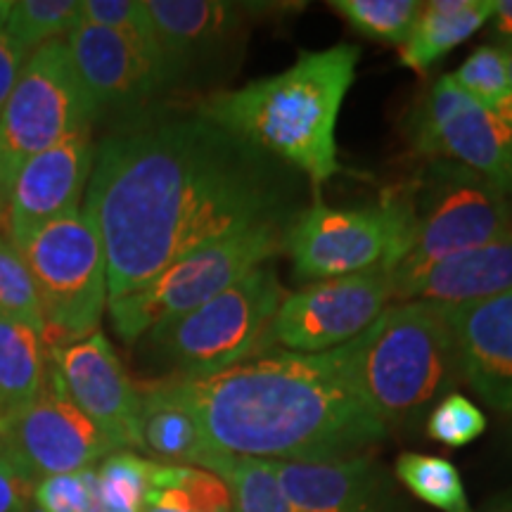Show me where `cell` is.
Returning a JSON list of instances; mask_svg holds the SVG:
<instances>
[{"mask_svg": "<svg viewBox=\"0 0 512 512\" xmlns=\"http://www.w3.org/2000/svg\"><path fill=\"white\" fill-rule=\"evenodd\" d=\"M223 482L233 494L235 512H294L271 460L233 456Z\"/></svg>", "mask_w": 512, "mask_h": 512, "instance_id": "f1b7e54d", "label": "cell"}, {"mask_svg": "<svg viewBox=\"0 0 512 512\" xmlns=\"http://www.w3.org/2000/svg\"><path fill=\"white\" fill-rule=\"evenodd\" d=\"M138 394L140 451L152 453L157 463L200 467L223 479L233 456L219 453L209 444L202 427L171 392L164 377L138 384Z\"/></svg>", "mask_w": 512, "mask_h": 512, "instance_id": "ffe728a7", "label": "cell"}, {"mask_svg": "<svg viewBox=\"0 0 512 512\" xmlns=\"http://www.w3.org/2000/svg\"><path fill=\"white\" fill-rule=\"evenodd\" d=\"M413 245L408 195H389L370 207L335 209L313 202L283 230V252L299 280H332L389 266L394 271Z\"/></svg>", "mask_w": 512, "mask_h": 512, "instance_id": "52a82bcc", "label": "cell"}, {"mask_svg": "<svg viewBox=\"0 0 512 512\" xmlns=\"http://www.w3.org/2000/svg\"><path fill=\"white\" fill-rule=\"evenodd\" d=\"M361 48L302 50L285 72L211 93L197 112L266 150L320 188L339 171L335 128Z\"/></svg>", "mask_w": 512, "mask_h": 512, "instance_id": "3957f363", "label": "cell"}, {"mask_svg": "<svg viewBox=\"0 0 512 512\" xmlns=\"http://www.w3.org/2000/svg\"><path fill=\"white\" fill-rule=\"evenodd\" d=\"M330 8L339 12L358 34L373 41L403 46L418 22L420 0H332Z\"/></svg>", "mask_w": 512, "mask_h": 512, "instance_id": "4316f807", "label": "cell"}, {"mask_svg": "<svg viewBox=\"0 0 512 512\" xmlns=\"http://www.w3.org/2000/svg\"><path fill=\"white\" fill-rule=\"evenodd\" d=\"M155 24L166 81L176 83L200 69L219 67L245 46L252 17L271 5L223 0H147Z\"/></svg>", "mask_w": 512, "mask_h": 512, "instance_id": "4fadbf2b", "label": "cell"}, {"mask_svg": "<svg viewBox=\"0 0 512 512\" xmlns=\"http://www.w3.org/2000/svg\"><path fill=\"white\" fill-rule=\"evenodd\" d=\"M271 463L294 512H403L392 479L368 453L335 463Z\"/></svg>", "mask_w": 512, "mask_h": 512, "instance_id": "ac0fdd59", "label": "cell"}, {"mask_svg": "<svg viewBox=\"0 0 512 512\" xmlns=\"http://www.w3.org/2000/svg\"><path fill=\"white\" fill-rule=\"evenodd\" d=\"M285 226L287 223H261L230 233L183 256L140 290L110 299L107 306L117 335L136 342L166 320L185 316L219 297L256 266L268 264L271 256L283 252Z\"/></svg>", "mask_w": 512, "mask_h": 512, "instance_id": "30bf717a", "label": "cell"}, {"mask_svg": "<svg viewBox=\"0 0 512 512\" xmlns=\"http://www.w3.org/2000/svg\"><path fill=\"white\" fill-rule=\"evenodd\" d=\"M486 430V415L467 396L451 392L434 403L427 418V434L439 444L460 448L482 437Z\"/></svg>", "mask_w": 512, "mask_h": 512, "instance_id": "d6a6232c", "label": "cell"}, {"mask_svg": "<svg viewBox=\"0 0 512 512\" xmlns=\"http://www.w3.org/2000/svg\"><path fill=\"white\" fill-rule=\"evenodd\" d=\"M19 512H27V510H19Z\"/></svg>", "mask_w": 512, "mask_h": 512, "instance_id": "60d3db41", "label": "cell"}, {"mask_svg": "<svg viewBox=\"0 0 512 512\" xmlns=\"http://www.w3.org/2000/svg\"><path fill=\"white\" fill-rule=\"evenodd\" d=\"M394 472L396 479L422 503L441 512H472L460 472L446 458L401 453L396 458Z\"/></svg>", "mask_w": 512, "mask_h": 512, "instance_id": "484cf974", "label": "cell"}, {"mask_svg": "<svg viewBox=\"0 0 512 512\" xmlns=\"http://www.w3.org/2000/svg\"><path fill=\"white\" fill-rule=\"evenodd\" d=\"M344 373L384 425L413 420L460 380L446 306H387L356 339L337 347Z\"/></svg>", "mask_w": 512, "mask_h": 512, "instance_id": "277c9868", "label": "cell"}, {"mask_svg": "<svg viewBox=\"0 0 512 512\" xmlns=\"http://www.w3.org/2000/svg\"><path fill=\"white\" fill-rule=\"evenodd\" d=\"M143 512H235L228 484L200 467L157 463Z\"/></svg>", "mask_w": 512, "mask_h": 512, "instance_id": "cb8c5ba5", "label": "cell"}, {"mask_svg": "<svg viewBox=\"0 0 512 512\" xmlns=\"http://www.w3.org/2000/svg\"><path fill=\"white\" fill-rule=\"evenodd\" d=\"M93 159L91 128L31 157L12 185L0 235L22 252L38 230L79 209L83 188L91 181Z\"/></svg>", "mask_w": 512, "mask_h": 512, "instance_id": "5bb4252c", "label": "cell"}, {"mask_svg": "<svg viewBox=\"0 0 512 512\" xmlns=\"http://www.w3.org/2000/svg\"><path fill=\"white\" fill-rule=\"evenodd\" d=\"M491 19H494L491 34H494L498 46H512V0H496Z\"/></svg>", "mask_w": 512, "mask_h": 512, "instance_id": "8d00e7d4", "label": "cell"}, {"mask_svg": "<svg viewBox=\"0 0 512 512\" xmlns=\"http://www.w3.org/2000/svg\"><path fill=\"white\" fill-rule=\"evenodd\" d=\"M392 273L389 266H377L285 294L273 318V347H285L292 354H323L344 347L392 302Z\"/></svg>", "mask_w": 512, "mask_h": 512, "instance_id": "8fae6325", "label": "cell"}, {"mask_svg": "<svg viewBox=\"0 0 512 512\" xmlns=\"http://www.w3.org/2000/svg\"><path fill=\"white\" fill-rule=\"evenodd\" d=\"M219 453L280 463L363 456L389 427L344 373L337 351L268 354L214 375H166Z\"/></svg>", "mask_w": 512, "mask_h": 512, "instance_id": "7a4b0ae2", "label": "cell"}, {"mask_svg": "<svg viewBox=\"0 0 512 512\" xmlns=\"http://www.w3.org/2000/svg\"><path fill=\"white\" fill-rule=\"evenodd\" d=\"M50 349L41 332L0 316V430L46 387Z\"/></svg>", "mask_w": 512, "mask_h": 512, "instance_id": "603a6c76", "label": "cell"}, {"mask_svg": "<svg viewBox=\"0 0 512 512\" xmlns=\"http://www.w3.org/2000/svg\"><path fill=\"white\" fill-rule=\"evenodd\" d=\"M408 200L413 245L392 273V302L427 268L489 245L512 230L510 197L477 171L448 159L427 162Z\"/></svg>", "mask_w": 512, "mask_h": 512, "instance_id": "8992f818", "label": "cell"}, {"mask_svg": "<svg viewBox=\"0 0 512 512\" xmlns=\"http://www.w3.org/2000/svg\"><path fill=\"white\" fill-rule=\"evenodd\" d=\"M297 171L202 117L143 121L95 147L83 209L107 259V302L230 233L297 214Z\"/></svg>", "mask_w": 512, "mask_h": 512, "instance_id": "6da1fadb", "label": "cell"}, {"mask_svg": "<svg viewBox=\"0 0 512 512\" xmlns=\"http://www.w3.org/2000/svg\"><path fill=\"white\" fill-rule=\"evenodd\" d=\"M491 112H494L501 121H505V124L512 126V91L505 95L501 102H496V105L491 107Z\"/></svg>", "mask_w": 512, "mask_h": 512, "instance_id": "74e56055", "label": "cell"}, {"mask_svg": "<svg viewBox=\"0 0 512 512\" xmlns=\"http://www.w3.org/2000/svg\"><path fill=\"white\" fill-rule=\"evenodd\" d=\"M69 399L114 448H140V394L102 332L50 349Z\"/></svg>", "mask_w": 512, "mask_h": 512, "instance_id": "9a60e30c", "label": "cell"}, {"mask_svg": "<svg viewBox=\"0 0 512 512\" xmlns=\"http://www.w3.org/2000/svg\"><path fill=\"white\" fill-rule=\"evenodd\" d=\"M19 254L36 285L48 349L95 335L107 306V259L88 211L48 223Z\"/></svg>", "mask_w": 512, "mask_h": 512, "instance_id": "ba28073f", "label": "cell"}, {"mask_svg": "<svg viewBox=\"0 0 512 512\" xmlns=\"http://www.w3.org/2000/svg\"><path fill=\"white\" fill-rule=\"evenodd\" d=\"M489 512H512V491H510V494L498 498V501L491 505Z\"/></svg>", "mask_w": 512, "mask_h": 512, "instance_id": "f35d334b", "label": "cell"}, {"mask_svg": "<svg viewBox=\"0 0 512 512\" xmlns=\"http://www.w3.org/2000/svg\"><path fill=\"white\" fill-rule=\"evenodd\" d=\"M0 444L31 484L53 475L91 470L98 460L117 451L64 392L53 356L46 387L5 422Z\"/></svg>", "mask_w": 512, "mask_h": 512, "instance_id": "7c38bea8", "label": "cell"}, {"mask_svg": "<svg viewBox=\"0 0 512 512\" xmlns=\"http://www.w3.org/2000/svg\"><path fill=\"white\" fill-rule=\"evenodd\" d=\"M0 316L22 320L43 335L36 285L22 254L0 235Z\"/></svg>", "mask_w": 512, "mask_h": 512, "instance_id": "4dcf8cb0", "label": "cell"}, {"mask_svg": "<svg viewBox=\"0 0 512 512\" xmlns=\"http://www.w3.org/2000/svg\"><path fill=\"white\" fill-rule=\"evenodd\" d=\"M283 299L278 271L268 261L211 302L152 328L147 344L171 375L221 373L273 349L271 328Z\"/></svg>", "mask_w": 512, "mask_h": 512, "instance_id": "5b68a950", "label": "cell"}, {"mask_svg": "<svg viewBox=\"0 0 512 512\" xmlns=\"http://www.w3.org/2000/svg\"><path fill=\"white\" fill-rule=\"evenodd\" d=\"M31 496L38 512H88L86 470L41 479Z\"/></svg>", "mask_w": 512, "mask_h": 512, "instance_id": "836d02e7", "label": "cell"}, {"mask_svg": "<svg viewBox=\"0 0 512 512\" xmlns=\"http://www.w3.org/2000/svg\"><path fill=\"white\" fill-rule=\"evenodd\" d=\"M413 147L427 159H448L477 171L512 200V126L475 100Z\"/></svg>", "mask_w": 512, "mask_h": 512, "instance_id": "d6986e66", "label": "cell"}, {"mask_svg": "<svg viewBox=\"0 0 512 512\" xmlns=\"http://www.w3.org/2000/svg\"><path fill=\"white\" fill-rule=\"evenodd\" d=\"M496 0H430L401 46V64L425 76L439 60L465 43L494 15Z\"/></svg>", "mask_w": 512, "mask_h": 512, "instance_id": "7402d4cb", "label": "cell"}, {"mask_svg": "<svg viewBox=\"0 0 512 512\" xmlns=\"http://www.w3.org/2000/svg\"><path fill=\"white\" fill-rule=\"evenodd\" d=\"M505 53V64H508V79H510V88H512V46H498Z\"/></svg>", "mask_w": 512, "mask_h": 512, "instance_id": "ab89813d", "label": "cell"}, {"mask_svg": "<svg viewBox=\"0 0 512 512\" xmlns=\"http://www.w3.org/2000/svg\"><path fill=\"white\" fill-rule=\"evenodd\" d=\"M446 318L460 380L491 408L512 413V290L482 302L446 306Z\"/></svg>", "mask_w": 512, "mask_h": 512, "instance_id": "e0dca14e", "label": "cell"}, {"mask_svg": "<svg viewBox=\"0 0 512 512\" xmlns=\"http://www.w3.org/2000/svg\"><path fill=\"white\" fill-rule=\"evenodd\" d=\"M155 465V460L140 458L131 451L110 453L95 470L100 501L119 512H143Z\"/></svg>", "mask_w": 512, "mask_h": 512, "instance_id": "83f0119b", "label": "cell"}, {"mask_svg": "<svg viewBox=\"0 0 512 512\" xmlns=\"http://www.w3.org/2000/svg\"><path fill=\"white\" fill-rule=\"evenodd\" d=\"M31 491H34V484L19 472L15 460L0 444V512L27 510Z\"/></svg>", "mask_w": 512, "mask_h": 512, "instance_id": "e575fe53", "label": "cell"}, {"mask_svg": "<svg viewBox=\"0 0 512 512\" xmlns=\"http://www.w3.org/2000/svg\"><path fill=\"white\" fill-rule=\"evenodd\" d=\"M64 43L98 114L131 110L169 86L162 67L117 31L81 22L64 36Z\"/></svg>", "mask_w": 512, "mask_h": 512, "instance_id": "2e32d148", "label": "cell"}, {"mask_svg": "<svg viewBox=\"0 0 512 512\" xmlns=\"http://www.w3.org/2000/svg\"><path fill=\"white\" fill-rule=\"evenodd\" d=\"M81 24V0H17L8 3L3 29L24 53L67 36Z\"/></svg>", "mask_w": 512, "mask_h": 512, "instance_id": "d4e9b609", "label": "cell"}, {"mask_svg": "<svg viewBox=\"0 0 512 512\" xmlns=\"http://www.w3.org/2000/svg\"><path fill=\"white\" fill-rule=\"evenodd\" d=\"M512 290V230L489 245L456 254L427 268L394 299L446 306L472 304Z\"/></svg>", "mask_w": 512, "mask_h": 512, "instance_id": "44dd1931", "label": "cell"}, {"mask_svg": "<svg viewBox=\"0 0 512 512\" xmlns=\"http://www.w3.org/2000/svg\"><path fill=\"white\" fill-rule=\"evenodd\" d=\"M451 76L477 105L486 107V110H491L496 102H501L512 91L505 53L498 46H479L463 62V67Z\"/></svg>", "mask_w": 512, "mask_h": 512, "instance_id": "1f68e13d", "label": "cell"}, {"mask_svg": "<svg viewBox=\"0 0 512 512\" xmlns=\"http://www.w3.org/2000/svg\"><path fill=\"white\" fill-rule=\"evenodd\" d=\"M5 10H8V3L3 0V3H0V110H3V105L8 102L12 88H15L19 74H22L24 62H27V53L5 34Z\"/></svg>", "mask_w": 512, "mask_h": 512, "instance_id": "d590c367", "label": "cell"}, {"mask_svg": "<svg viewBox=\"0 0 512 512\" xmlns=\"http://www.w3.org/2000/svg\"><path fill=\"white\" fill-rule=\"evenodd\" d=\"M95 117L98 110L76 74L67 43L57 38L29 53L0 110V219L22 166L93 128Z\"/></svg>", "mask_w": 512, "mask_h": 512, "instance_id": "9c48e42d", "label": "cell"}, {"mask_svg": "<svg viewBox=\"0 0 512 512\" xmlns=\"http://www.w3.org/2000/svg\"><path fill=\"white\" fill-rule=\"evenodd\" d=\"M81 22L112 29L121 36L131 38V41L143 48L164 72L162 55H159L157 46L155 24H152L145 3H138V0H81Z\"/></svg>", "mask_w": 512, "mask_h": 512, "instance_id": "f546056e", "label": "cell"}]
</instances>
